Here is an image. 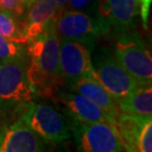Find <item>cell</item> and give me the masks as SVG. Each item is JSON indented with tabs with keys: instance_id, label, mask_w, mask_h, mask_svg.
Instances as JSON below:
<instances>
[{
	"instance_id": "30bf717a",
	"label": "cell",
	"mask_w": 152,
	"mask_h": 152,
	"mask_svg": "<svg viewBox=\"0 0 152 152\" xmlns=\"http://www.w3.org/2000/svg\"><path fill=\"white\" fill-rule=\"evenodd\" d=\"M138 15L137 0H99L98 17L120 34L132 28Z\"/></svg>"
},
{
	"instance_id": "8fae6325",
	"label": "cell",
	"mask_w": 152,
	"mask_h": 152,
	"mask_svg": "<svg viewBox=\"0 0 152 152\" xmlns=\"http://www.w3.org/2000/svg\"><path fill=\"white\" fill-rule=\"evenodd\" d=\"M62 105L68 118L82 123H108L114 124V121L102 109L78 93L57 92L54 96Z\"/></svg>"
},
{
	"instance_id": "7402d4cb",
	"label": "cell",
	"mask_w": 152,
	"mask_h": 152,
	"mask_svg": "<svg viewBox=\"0 0 152 152\" xmlns=\"http://www.w3.org/2000/svg\"><path fill=\"white\" fill-rule=\"evenodd\" d=\"M34 1H35V0H23L24 5H25V7H26V10L33 4V2H34Z\"/></svg>"
},
{
	"instance_id": "9a60e30c",
	"label": "cell",
	"mask_w": 152,
	"mask_h": 152,
	"mask_svg": "<svg viewBox=\"0 0 152 152\" xmlns=\"http://www.w3.org/2000/svg\"><path fill=\"white\" fill-rule=\"evenodd\" d=\"M0 36L11 41L27 45L22 30L21 18L6 10H0Z\"/></svg>"
},
{
	"instance_id": "6da1fadb",
	"label": "cell",
	"mask_w": 152,
	"mask_h": 152,
	"mask_svg": "<svg viewBox=\"0 0 152 152\" xmlns=\"http://www.w3.org/2000/svg\"><path fill=\"white\" fill-rule=\"evenodd\" d=\"M59 42L54 21L26 45L29 59L27 76L37 95L53 98L63 84L59 70Z\"/></svg>"
},
{
	"instance_id": "ffe728a7",
	"label": "cell",
	"mask_w": 152,
	"mask_h": 152,
	"mask_svg": "<svg viewBox=\"0 0 152 152\" xmlns=\"http://www.w3.org/2000/svg\"><path fill=\"white\" fill-rule=\"evenodd\" d=\"M89 2L90 0H68L67 5H66V9L82 11L83 9L87 7Z\"/></svg>"
},
{
	"instance_id": "4fadbf2b",
	"label": "cell",
	"mask_w": 152,
	"mask_h": 152,
	"mask_svg": "<svg viewBox=\"0 0 152 152\" xmlns=\"http://www.w3.org/2000/svg\"><path fill=\"white\" fill-rule=\"evenodd\" d=\"M69 88L98 106L106 114L110 115L114 121L121 113L117 100L94 77L79 78L73 82Z\"/></svg>"
},
{
	"instance_id": "ac0fdd59",
	"label": "cell",
	"mask_w": 152,
	"mask_h": 152,
	"mask_svg": "<svg viewBox=\"0 0 152 152\" xmlns=\"http://www.w3.org/2000/svg\"><path fill=\"white\" fill-rule=\"evenodd\" d=\"M0 10L9 11L17 17L22 18L26 12L23 0H0Z\"/></svg>"
},
{
	"instance_id": "44dd1931",
	"label": "cell",
	"mask_w": 152,
	"mask_h": 152,
	"mask_svg": "<svg viewBox=\"0 0 152 152\" xmlns=\"http://www.w3.org/2000/svg\"><path fill=\"white\" fill-rule=\"evenodd\" d=\"M56 4V8H57V15H58L60 12H62L64 9H66V5H67V1L68 0H54Z\"/></svg>"
},
{
	"instance_id": "2e32d148",
	"label": "cell",
	"mask_w": 152,
	"mask_h": 152,
	"mask_svg": "<svg viewBox=\"0 0 152 152\" xmlns=\"http://www.w3.org/2000/svg\"><path fill=\"white\" fill-rule=\"evenodd\" d=\"M28 60V51L26 45L11 41L0 36V61Z\"/></svg>"
},
{
	"instance_id": "7a4b0ae2",
	"label": "cell",
	"mask_w": 152,
	"mask_h": 152,
	"mask_svg": "<svg viewBox=\"0 0 152 152\" xmlns=\"http://www.w3.org/2000/svg\"><path fill=\"white\" fill-rule=\"evenodd\" d=\"M27 62L0 61V111L16 114L25 110L37 98L27 76Z\"/></svg>"
},
{
	"instance_id": "52a82bcc",
	"label": "cell",
	"mask_w": 152,
	"mask_h": 152,
	"mask_svg": "<svg viewBox=\"0 0 152 152\" xmlns=\"http://www.w3.org/2000/svg\"><path fill=\"white\" fill-rule=\"evenodd\" d=\"M22 118L47 142L59 144L71 138L68 121L59 112L47 104L32 102Z\"/></svg>"
},
{
	"instance_id": "7c38bea8",
	"label": "cell",
	"mask_w": 152,
	"mask_h": 152,
	"mask_svg": "<svg viewBox=\"0 0 152 152\" xmlns=\"http://www.w3.org/2000/svg\"><path fill=\"white\" fill-rule=\"evenodd\" d=\"M26 11V17L22 20V30L28 44L56 21L57 8L54 0H35Z\"/></svg>"
},
{
	"instance_id": "ba28073f",
	"label": "cell",
	"mask_w": 152,
	"mask_h": 152,
	"mask_svg": "<svg viewBox=\"0 0 152 152\" xmlns=\"http://www.w3.org/2000/svg\"><path fill=\"white\" fill-rule=\"evenodd\" d=\"M59 39V70L63 84L69 87L79 78L94 77L89 47L72 39Z\"/></svg>"
},
{
	"instance_id": "3957f363",
	"label": "cell",
	"mask_w": 152,
	"mask_h": 152,
	"mask_svg": "<svg viewBox=\"0 0 152 152\" xmlns=\"http://www.w3.org/2000/svg\"><path fill=\"white\" fill-rule=\"evenodd\" d=\"M115 56L139 84L152 83V59L149 50L135 33H121L114 45Z\"/></svg>"
},
{
	"instance_id": "277c9868",
	"label": "cell",
	"mask_w": 152,
	"mask_h": 152,
	"mask_svg": "<svg viewBox=\"0 0 152 152\" xmlns=\"http://www.w3.org/2000/svg\"><path fill=\"white\" fill-rule=\"evenodd\" d=\"M71 135L77 150L82 152H121L124 147L113 124L82 123L68 118Z\"/></svg>"
},
{
	"instance_id": "9c48e42d",
	"label": "cell",
	"mask_w": 152,
	"mask_h": 152,
	"mask_svg": "<svg viewBox=\"0 0 152 152\" xmlns=\"http://www.w3.org/2000/svg\"><path fill=\"white\" fill-rule=\"evenodd\" d=\"M47 150L45 140L21 117L0 129V152H39Z\"/></svg>"
},
{
	"instance_id": "5b68a950",
	"label": "cell",
	"mask_w": 152,
	"mask_h": 152,
	"mask_svg": "<svg viewBox=\"0 0 152 152\" xmlns=\"http://www.w3.org/2000/svg\"><path fill=\"white\" fill-rule=\"evenodd\" d=\"M56 30L59 39H72L91 47L99 38L111 31L101 18L92 17L83 11L64 9L56 16Z\"/></svg>"
},
{
	"instance_id": "d6986e66",
	"label": "cell",
	"mask_w": 152,
	"mask_h": 152,
	"mask_svg": "<svg viewBox=\"0 0 152 152\" xmlns=\"http://www.w3.org/2000/svg\"><path fill=\"white\" fill-rule=\"evenodd\" d=\"M139 5V15H140L142 24L145 30H147L148 16H149V10L152 0H137Z\"/></svg>"
},
{
	"instance_id": "e0dca14e",
	"label": "cell",
	"mask_w": 152,
	"mask_h": 152,
	"mask_svg": "<svg viewBox=\"0 0 152 152\" xmlns=\"http://www.w3.org/2000/svg\"><path fill=\"white\" fill-rule=\"evenodd\" d=\"M137 152L152 151V118L147 120L142 124L136 140Z\"/></svg>"
},
{
	"instance_id": "5bb4252c",
	"label": "cell",
	"mask_w": 152,
	"mask_h": 152,
	"mask_svg": "<svg viewBox=\"0 0 152 152\" xmlns=\"http://www.w3.org/2000/svg\"><path fill=\"white\" fill-rule=\"evenodd\" d=\"M121 112L135 118H152L151 84H138L126 97L118 101Z\"/></svg>"
},
{
	"instance_id": "8992f818",
	"label": "cell",
	"mask_w": 152,
	"mask_h": 152,
	"mask_svg": "<svg viewBox=\"0 0 152 152\" xmlns=\"http://www.w3.org/2000/svg\"><path fill=\"white\" fill-rule=\"evenodd\" d=\"M93 64L94 78L118 101L124 99L139 84L124 69L107 48H102Z\"/></svg>"
}]
</instances>
